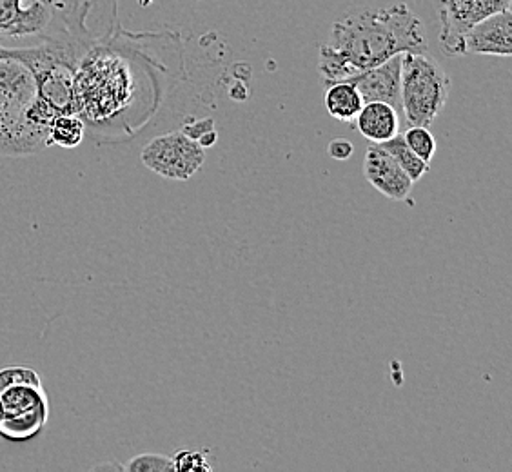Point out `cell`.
<instances>
[{
  "instance_id": "7402d4cb",
  "label": "cell",
  "mask_w": 512,
  "mask_h": 472,
  "mask_svg": "<svg viewBox=\"0 0 512 472\" xmlns=\"http://www.w3.org/2000/svg\"><path fill=\"white\" fill-rule=\"evenodd\" d=\"M217 140H218L217 129H211V131H209V133H206V135H204V137H202V138H200V140H198V144H200V146H202V148L207 149V148H211V146H215V144H217Z\"/></svg>"
},
{
  "instance_id": "5bb4252c",
  "label": "cell",
  "mask_w": 512,
  "mask_h": 472,
  "mask_svg": "<svg viewBox=\"0 0 512 472\" xmlns=\"http://www.w3.org/2000/svg\"><path fill=\"white\" fill-rule=\"evenodd\" d=\"M86 138V126L77 113H64L50 124V146L62 149L79 148Z\"/></svg>"
},
{
  "instance_id": "ac0fdd59",
  "label": "cell",
  "mask_w": 512,
  "mask_h": 472,
  "mask_svg": "<svg viewBox=\"0 0 512 472\" xmlns=\"http://www.w3.org/2000/svg\"><path fill=\"white\" fill-rule=\"evenodd\" d=\"M20 384L42 385V378H40V374L35 369L22 367V365H13V367L0 369V389Z\"/></svg>"
},
{
  "instance_id": "30bf717a",
  "label": "cell",
  "mask_w": 512,
  "mask_h": 472,
  "mask_svg": "<svg viewBox=\"0 0 512 472\" xmlns=\"http://www.w3.org/2000/svg\"><path fill=\"white\" fill-rule=\"evenodd\" d=\"M512 13L503 10L483 19L465 31L462 37V55H496L511 57Z\"/></svg>"
},
{
  "instance_id": "2e32d148",
  "label": "cell",
  "mask_w": 512,
  "mask_h": 472,
  "mask_svg": "<svg viewBox=\"0 0 512 472\" xmlns=\"http://www.w3.org/2000/svg\"><path fill=\"white\" fill-rule=\"evenodd\" d=\"M405 144L413 151L416 157L424 160L425 164H431L436 153V140L429 128L422 126H409V129L402 135Z\"/></svg>"
},
{
  "instance_id": "9c48e42d",
  "label": "cell",
  "mask_w": 512,
  "mask_h": 472,
  "mask_svg": "<svg viewBox=\"0 0 512 472\" xmlns=\"http://www.w3.org/2000/svg\"><path fill=\"white\" fill-rule=\"evenodd\" d=\"M402 55L404 53H398L375 68L365 69L347 79V82H351L358 89L364 104L385 102L398 113L402 111Z\"/></svg>"
},
{
  "instance_id": "ba28073f",
  "label": "cell",
  "mask_w": 512,
  "mask_h": 472,
  "mask_svg": "<svg viewBox=\"0 0 512 472\" xmlns=\"http://www.w3.org/2000/svg\"><path fill=\"white\" fill-rule=\"evenodd\" d=\"M511 10V0H440V46L447 57H462V37L494 13Z\"/></svg>"
},
{
  "instance_id": "6da1fadb",
  "label": "cell",
  "mask_w": 512,
  "mask_h": 472,
  "mask_svg": "<svg viewBox=\"0 0 512 472\" xmlns=\"http://www.w3.org/2000/svg\"><path fill=\"white\" fill-rule=\"evenodd\" d=\"M151 39L153 33L133 35L113 26L104 37L93 35L80 57L73 80L75 113L93 140L131 135L148 117L162 69L149 51Z\"/></svg>"
},
{
  "instance_id": "7a4b0ae2",
  "label": "cell",
  "mask_w": 512,
  "mask_h": 472,
  "mask_svg": "<svg viewBox=\"0 0 512 472\" xmlns=\"http://www.w3.org/2000/svg\"><path fill=\"white\" fill-rule=\"evenodd\" d=\"M424 26L407 4L347 11L320 46L318 69L325 86L375 68L398 53H427Z\"/></svg>"
},
{
  "instance_id": "ffe728a7",
  "label": "cell",
  "mask_w": 512,
  "mask_h": 472,
  "mask_svg": "<svg viewBox=\"0 0 512 472\" xmlns=\"http://www.w3.org/2000/svg\"><path fill=\"white\" fill-rule=\"evenodd\" d=\"M211 129H215V120L213 118H202V120H193V122H186L184 128L180 131H184L189 138L193 140H200L206 133H209Z\"/></svg>"
},
{
  "instance_id": "3957f363",
  "label": "cell",
  "mask_w": 512,
  "mask_h": 472,
  "mask_svg": "<svg viewBox=\"0 0 512 472\" xmlns=\"http://www.w3.org/2000/svg\"><path fill=\"white\" fill-rule=\"evenodd\" d=\"M51 120L26 48L0 44V157H31L51 148Z\"/></svg>"
},
{
  "instance_id": "e0dca14e",
  "label": "cell",
  "mask_w": 512,
  "mask_h": 472,
  "mask_svg": "<svg viewBox=\"0 0 512 472\" xmlns=\"http://www.w3.org/2000/svg\"><path fill=\"white\" fill-rule=\"evenodd\" d=\"M122 471L128 472H175L173 460L162 454H138L131 458L126 465H122Z\"/></svg>"
},
{
  "instance_id": "4fadbf2b",
  "label": "cell",
  "mask_w": 512,
  "mask_h": 472,
  "mask_svg": "<svg viewBox=\"0 0 512 472\" xmlns=\"http://www.w3.org/2000/svg\"><path fill=\"white\" fill-rule=\"evenodd\" d=\"M324 102L327 113L338 122H345V124H353L360 109L364 108L362 95L347 80L327 84Z\"/></svg>"
},
{
  "instance_id": "5b68a950",
  "label": "cell",
  "mask_w": 512,
  "mask_h": 472,
  "mask_svg": "<svg viewBox=\"0 0 512 472\" xmlns=\"http://www.w3.org/2000/svg\"><path fill=\"white\" fill-rule=\"evenodd\" d=\"M50 404L42 385L0 389V438L13 443L35 440L48 423Z\"/></svg>"
},
{
  "instance_id": "d6986e66",
  "label": "cell",
  "mask_w": 512,
  "mask_h": 472,
  "mask_svg": "<svg viewBox=\"0 0 512 472\" xmlns=\"http://www.w3.org/2000/svg\"><path fill=\"white\" fill-rule=\"evenodd\" d=\"M171 460L175 472H209L213 469L206 456L197 451H180Z\"/></svg>"
},
{
  "instance_id": "52a82bcc",
  "label": "cell",
  "mask_w": 512,
  "mask_h": 472,
  "mask_svg": "<svg viewBox=\"0 0 512 472\" xmlns=\"http://www.w3.org/2000/svg\"><path fill=\"white\" fill-rule=\"evenodd\" d=\"M60 8L55 0H0V44L48 35L62 19Z\"/></svg>"
},
{
  "instance_id": "9a60e30c",
  "label": "cell",
  "mask_w": 512,
  "mask_h": 472,
  "mask_svg": "<svg viewBox=\"0 0 512 472\" xmlns=\"http://www.w3.org/2000/svg\"><path fill=\"white\" fill-rule=\"evenodd\" d=\"M376 146L384 149L387 155H391L394 162L404 169L413 182H418L420 178L424 177L425 173H429V164H425L424 160H420L414 155L409 146L405 144L402 135H394L393 138L385 140L382 144H376Z\"/></svg>"
},
{
  "instance_id": "44dd1931",
  "label": "cell",
  "mask_w": 512,
  "mask_h": 472,
  "mask_svg": "<svg viewBox=\"0 0 512 472\" xmlns=\"http://www.w3.org/2000/svg\"><path fill=\"white\" fill-rule=\"evenodd\" d=\"M327 151H329V157L335 158V160H347V158L353 157L355 146L345 138H335L329 142Z\"/></svg>"
},
{
  "instance_id": "8992f818",
  "label": "cell",
  "mask_w": 512,
  "mask_h": 472,
  "mask_svg": "<svg viewBox=\"0 0 512 472\" xmlns=\"http://www.w3.org/2000/svg\"><path fill=\"white\" fill-rule=\"evenodd\" d=\"M142 164L168 180H189L206 162V149L184 131H173L149 140L140 153Z\"/></svg>"
},
{
  "instance_id": "8fae6325",
  "label": "cell",
  "mask_w": 512,
  "mask_h": 472,
  "mask_svg": "<svg viewBox=\"0 0 512 472\" xmlns=\"http://www.w3.org/2000/svg\"><path fill=\"white\" fill-rule=\"evenodd\" d=\"M364 177L380 195L389 200H405L413 191L414 182L384 149L371 144L364 157Z\"/></svg>"
},
{
  "instance_id": "277c9868",
  "label": "cell",
  "mask_w": 512,
  "mask_h": 472,
  "mask_svg": "<svg viewBox=\"0 0 512 472\" xmlns=\"http://www.w3.org/2000/svg\"><path fill=\"white\" fill-rule=\"evenodd\" d=\"M451 79L429 53L402 55V113L409 126L429 128L449 100Z\"/></svg>"
},
{
  "instance_id": "7c38bea8",
  "label": "cell",
  "mask_w": 512,
  "mask_h": 472,
  "mask_svg": "<svg viewBox=\"0 0 512 472\" xmlns=\"http://www.w3.org/2000/svg\"><path fill=\"white\" fill-rule=\"evenodd\" d=\"M356 128L371 144H382L398 135V111L385 102H367L355 118Z\"/></svg>"
}]
</instances>
